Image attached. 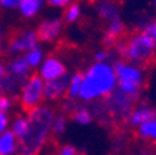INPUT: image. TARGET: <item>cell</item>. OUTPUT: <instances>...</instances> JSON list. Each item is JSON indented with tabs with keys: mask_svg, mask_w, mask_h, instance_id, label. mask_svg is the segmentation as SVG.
I'll use <instances>...</instances> for the list:
<instances>
[{
	"mask_svg": "<svg viewBox=\"0 0 156 155\" xmlns=\"http://www.w3.org/2000/svg\"><path fill=\"white\" fill-rule=\"evenodd\" d=\"M56 113L48 105H39L27 113L29 129L18 140L17 155H39L52 134V123Z\"/></svg>",
	"mask_w": 156,
	"mask_h": 155,
	"instance_id": "obj_1",
	"label": "cell"
},
{
	"mask_svg": "<svg viewBox=\"0 0 156 155\" xmlns=\"http://www.w3.org/2000/svg\"><path fill=\"white\" fill-rule=\"evenodd\" d=\"M117 87L116 74L110 61H94L84 71L82 85L78 99L82 103H95L105 99Z\"/></svg>",
	"mask_w": 156,
	"mask_h": 155,
	"instance_id": "obj_2",
	"label": "cell"
},
{
	"mask_svg": "<svg viewBox=\"0 0 156 155\" xmlns=\"http://www.w3.org/2000/svg\"><path fill=\"white\" fill-rule=\"evenodd\" d=\"M113 70L117 80V88L133 97H140L145 85V73L138 65L119 59L113 63Z\"/></svg>",
	"mask_w": 156,
	"mask_h": 155,
	"instance_id": "obj_3",
	"label": "cell"
},
{
	"mask_svg": "<svg viewBox=\"0 0 156 155\" xmlns=\"http://www.w3.org/2000/svg\"><path fill=\"white\" fill-rule=\"evenodd\" d=\"M120 56L124 60L142 67L156 56V42L138 31L130 38L124 39V46L120 52Z\"/></svg>",
	"mask_w": 156,
	"mask_h": 155,
	"instance_id": "obj_4",
	"label": "cell"
},
{
	"mask_svg": "<svg viewBox=\"0 0 156 155\" xmlns=\"http://www.w3.org/2000/svg\"><path fill=\"white\" fill-rule=\"evenodd\" d=\"M140 97H133L116 87L110 94L105 99H102V106H103L106 115L117 120H127L133 109L136 106Z\"/></svg>",
	"mask_w": 156,
	"mask_h": 155,
	"instance_id": "obj_5",
	"label": "cell"
},
{
	"mask_svg": "<svg viewBox=\"0 0 156 155\" xmlns=\"http://www.w3.org/2000/svg\"><path fill=\"white\" fill-rule=\"evenodd\" d=\"M43 90H45V81L41 78L39 74H31L25 80V83L21 87L20 102H21V108L27 113L39 105H42V101L45 99Z\"/></svg>",
	"mask_w": 156,
	"mask_h": 155,
	"instance_id": "obj_6",
	"label": "cell"
},
{
	"mask_svg": "<svg viewBox=\"0 0 156 155\" xmlns=\"http://www.w3.org/2000/svg\"><path fill=\"white\" fill-rule=\"evenodd\" d=\"M38 45L39 39L36 31L28 29V31H23L20 34H13L9 41L7 50H9V53H13V55H20V53H25L28 50L38 48Z\"/></svg>",
	"mask_w": 156,
	"mask_h": 155,
	"instance_id": "obj_7",
	"label": "cell"
},
{
	"mask_svg": "<svg viewBox=\"0 0 156 155\" xmlns=\"http://www.w3.org/2000/svg\"><path fill=\"white\" fill-rule=\"evenodd\" d=\"M39 76L43 81L58 80L67 76V67L60 59L50 56L43 59L42 65L39 66Z\"/></svg>",
	"mask_w": 156,
	"mask_h": 155,
	"instance_id": "obj_8",
	"label": "cell"
},
{
	"mask_svg": "<svg viewBox=\"0 0 156 155\" xmlns=\"http://www.w3.org/2000/svg\"><path fill=\"white\" fill-rule=\"evenodd\" d=\"M63 24H64V21L62 18H57V17L42 21L36 29L39 42H53V41H56L63 31Z\"/></svg>",
	"mask_w": 156,
	"mask_h": 155,
	"instance_id": "obj_9",
	"label": "cell"
},
{
	"mask_svg": "<svg viewBox=\"0 0 156 155\" xmlns=\"http://www.w3.org/2000/svg\"><path fill=\"white\" fill-rule=\"evenodd\" d=\"M68 76L58 80L45 81V90H43V98L48 102H56L63 98H66L67 94V85H68Z\"/></svg>",
	"mask_w": 156,
	"mask_h": 155,
	"instance_id": "obj_10",
	"label": "cell"
},
{
	"mask_svg": "<svg viewBox=\"0 0 156 155\" xmlns=\"http://www.w3.org/2000/svg\"><path fill=\"white\" fill-rule=\"evenodd\" d=\"M153 117H156V108L151 106V105H146V103H141V105H136L133 109V112L130 113V116L127 119L128 124L134 129L140 127L141 124L152 120Z\"/></svg>",
	"mask_w": 156,
	"mask_h": 155,
	"instance_id": "obj_11",
	"label": "cell"
},
{
	"mask_svg": "<svg viewBox=\"0 0 156 155\" xmlns=\"http://www.w3.org/2000/svg\"><path fill=\"white\" fill-rule=\"evenodd\" d=\"M96 13L99 18L109 23L112 20L120 17V9H119V4L114 0H98Z\"/></svg>",
	"mask_w": 156,
	"mask_h": 155,
	"instance_id": "obj_12",
	"label": "cell"
},
{
	"mask_svg": "<svg viewBox=\"0 0 156 155\" xmlns=\"http://www.w3.org/2000/svg\"><path fill=\"white\" fill-rule=\"evenodd\" d=\"M71 119L80 126H88L94 122L95 116L91 108L87 106V103H75L74 109L71 110Z\"/></svg>",
	"mask_w": 156,
	"mask_h": 155,
	"instance_id": "obj_13",
	"label": "cell"
},
{
	"mask_svg": "<svg viewBox=\"0 0 156 155\" xmlns=\"http://www.w3.org/2000/svg\"><path fill=\"white\" fill-rule=\"evenodd\" d=\"M6 68H7V73L16 76L17 78H20V80H23V81H25L31 76V70H32L28 66L24 56H17L9 65V67H6Z\"/></svg>",
	"mask_w": 156,
	"mask_h": 155,
	"instance_id": "obj_14",
	"label": "cell"
},
{
	"mask_svg": "<svg viewBox=\"0 0 156 155\" xmlns=\"http://www.w3.org/2000/svg\"><path fill=\"white\" fill-rule=\"evenodd\" d=\"M18 140L11 130H6L0 134V155H14L17 154Z\"/></svg>",
	"mask_w": 156,
	"mask_h": 155,
	"instance_id": "obj_15",
	"label": "cell"
},
{
	"mask_svg": "<svg viewBox=\"0 0 156 155\" xmlns=\"http://www.w3.org/2000/svg\"><path fill=\"white\" fill-rule=\"evenodd\" d=\"M135 133L136 137L142 141H151L156 144V117L141 124L140 127H136Z\"/></svg>",
	"mask_w": 156,
	"mask_h": 155,
	"instance_id": "obj_16",
	"label": "cell"
},
{
	"mask_svg": "<svg viewBox=\"0 0 156 155\" xmlns=\"http://www.w3.org/2000/svg\"><path fill=\"white\" fill-rule=\"evenodd\" d=\"M82 77H84V73H81V71H75L73 76H70L68 85H67V94H66L67 99H71V101L78 99L80 91H81V85H82Z\"/></svg>",
	"mask_w": 156,
	"mask_h": 155,
	"instance_id": "obj_17",
	"label": "cell"
},
{
	"mask_svg": "<svg viewBox=\"0 0 156 155\" xmlns=\"http://www.w3.org/2000/svg\"><path fill=\"white\" fill-rule=\"evenodd\" d=\"M43 3H45V0H24L18 4L20 13L25 18H32L39 13Z\"/></svg>",
	"mask_w": 156,
	"mask_h": 155,
	"instance_id": "obj_18",
	"label": "cell"
},
{
	"mask_svg": "<svg viewBox=\"0 0 156 155\" xmlns=\"http://www.w3.org/2000/svg\"><path fill=\"white\" fill-rule=\"evenodd\" d=\"M28 129H29L28 117L27 116H17L16 120L13 122V126H11V133L17 137V140H21L27 134Z\"/></svg>",
	"mask_w": 156,
	"mask_h": 155,
	"instance_id": "obj_19",
	"label": "cell"
},
{
	"mask_svg": "<svg viewBox=\"0 0 156 155\" xmlns=\"http://www.w3.org/2000/svg\"><path fill=\"white\" fill-rule=\"evenodd\" d=\"M24 59L27 60V63H28V66L31 68H38L43 61V50L38 46V48L32 49V50L25 52Z\"/></svg>",
	"mask_w": 156,
	"mask_h": 155,
	"instance_id": "obj_20",
	"label": "cell"
},
{
	"mask_svg": "<svg viewBox=\"0 0 156 155\" xmlns=\"http://www.w3.org/2000/svg\"><path fill=\"white\" fill-rule=\"evenodd\" d=\"M80 17H81V6L78 3H75V2H73L71 4H68V6L66 7L63 21L67 24H73V23H75L77 20H80Z\"/></svg>",
	"mask_w": 156,
	"mask_h": 155,
	"instance_id": "obj_21",
	"label": "cell"
},
{
	"mask_svg": "<svg viewBox=\"0 0 156 155\" xmlns=\"http://www.w3.org/2000/svg\"><path fill=\"white\" fill-rule=\"evenodd\" d=\"M67 129V116L66 113H58L56 115L52 123V134L53 136H62Z\"/></svg>",
	"mask_w": 156,
	"mask_h": 155,
	"instance_id": "obj_22",
	"label": "cell"
},
{
	"mask_svg": "<svg viewBox=\"0 0 156 155\" xmlns=\"http://www.w3.org/2000/svg\"><path fill=\"white\" fill-rule=\"evenodd\" d=\"M124 31H126V24L123 23V20H121L120 17H119V18L112 20V21H109V23H107L106 32L112 34V35L116 36V38L120 39L121 35L124 34Z\"/></svg>",
	"mask_w": 156,
	"mask_h": 155,
	"instance_id": "obj_23",
	"label": "cell"
},
{
	"mask_svg": "<svg viewBox=\"0 0 156 155\" xmlns=\"http://www.w3.org/2000/svg\"><path fill=\"white\" fill-rule=\"evenodd\" d=\"M142 34H145L146 36H149L153 42H156V20H151V21H146L141 25L140 29Z\"/></svg>",
	"mask_w": 156,
	"mask_h": 155,
	"instance_id": "obj_24",
	"label": "cell"
},
{
	"mask_svg": "<svg viewBox=\"0 0 156 155\" xmlns=\"http://www.w3.org/2000/svg\"><path fill=\"white\" fill-rule=\"evenodd\" d=\"M110 60V52L107 49H99V50L95 52L94 55V61H98V63H105V61Z\"/></svg>",
	"mask_w": 156,
	"mask_h": 155,
	"instance_id": "obj_25",
	"label": "cell"
},
{
	"mask_svg": "<svg viewBox=\"0 0 156 155\" xmlns=\"http://www.w3.org/2000/svg\"><path fill=\"white\" fill-rule=\"evenodd\" d=\"M11 108V99L6 94H0V112L7 113Z\"/></svg>",
	"mask_w": 156,
	"mask_h": 155,
	"instance_id": "obj_26",
	"label": "cell"
},
{
	"mask_svg": "<svg viewBox=\"0 0 156 155\" xmlns=\"http://www.w3.org/2000/svg\"><path fill=\"white\" fill-rule=\"evenodd\" d=\"M117 41H119V38L113 36L109 32H105L103 38H102V43L105 45V48H114V45H116Z\"/></svg>",
	"mask_w": 156,
	"mask_h": 155,
	"instance_id": "obj_27",
	"label": "cell"
},
{
	"mask_svg": "<svg viewBox=\"0 0 156 155\" xmlns=\"http://www.w3.org/2000/svg\"><path fill=\"white\" fill-rule=\"evenodd\" d=\"M56 155H78V151L74 146H70V144H66L62 148L57 151Z\"/></svg>",
	"mask_w": 156,
	"mask_h": 155,
	"instance_id": "obj_28",
	"label": "cell"
},
{
	"mask_svg": "<svg viewBox=\"0 0 156 155\" xmlns=\"http://www.w3.org/2000/svg\"><path fill=\"white\" fill-rule=\"evenodd\" d=\"M49 6L58 7V9H66L68 4H71L74 0H46Z\"/></svg>",
	"mask_w": 156,
	"mask_h": 155,
	"instance_id": "obj_29",
	"label": "cell"
},
{
	"mask_svg": "<svg viewBox=\"0 0 156 155\" xmlns=\"http://www.w3.org/2000/svg\"><path fill=\"white\" fill-rule=\"evenodd\" d=\"M7 127H9V116L7 113L0 112V134L6 131Z\"/></svg>",
	"mask_w": 156,
	"mask_h": 155,
	"instance_id": "obj_30",
	"label": "cell"
},
{
	"mask_svg": "<svg viewBox=\"0 0 156 155\" xmlns=\"http://www.w3.org/2000/svg\"><path fill=\"white\" fill-rule=\"evenodd\" d=\"M18 0H0V6L4 9H14V7H18Z\"/></svg>",
	"mask_w": 156,
	"mask_h": 155,
	"instance_id": "obj_31",
	"label": "cell"
},
{
	"mask_svg": "<svg viewBox=\"0 0 156 155\" xmlns=\"http://www.w3.org/2000/svg\"><path fill=\"white\" fill-rule=\"evenodd\" d=\"M6 71H7V68L4 67V65L3 63H0V81H2V78L6 76Z\"/></svg>",
	"mask_w": 156,
	"mask_h": 155,
	"instance_id": "obj_32",
	"label": "cell"
},
{
	"mask_svg": "<svg viewBox=\"0 0 156 155\" xmlns=\"http://www.w3.org/2000/svg\"><path fill=\"white\" fill-rule=\"evenodd\" d=\"M141 155H156V152H149V151H145V152H142Z\"/></svg>",
	"mask_w": 156,
	"mask_h": 155,
	"instance_id": "obj_33",
	"label": "cell"
},
{
	"mask_svg": "<svg viewBox=\"0 0 156 155\" xmlns=\"http://www.w3.org/2000/svg\"><path fill=\"white\" fill-rule=\"evenodd\" d=\"M2 35V34H0ZM0 52H2V39H0Z\"/></svg>",
	"mask_w": 156,
	"mask_h": 155,
	"instance_id": "obj_34",
	"label": "cell"
},
{
	"mask_svg": "<svg viewBox=\"0 0 156 155\" xmlns=\"http://www.w3.org/2000/svg\"><path fill=\"white\" fill-rule=\"evenodd\" d=\"M153 6H155V9H156V0H153Z\"/></svg>",
	"mask_w": 156,
	"mask_h": 155,
	"instance_id": "obj_35",
	"label": "cell"
},
{
	"mask_svg": "<svg viewBox=\"0 0 156 155\" xmlns=\"http://www.w3.org/2000/svg\"><path fill=\"white\" fill-rule=\"evenodd\" d=\"M127 155H136V154H127Z\"/></svg>",
	"mask_w": 156,
	"mask_h": 155,
	"instance_id": "obj_36",
	"label": "cell"
},
{
	"mask_svg": "<svg viewBox=\"0 0 156 155\" xmlns=\"http://www.w3.org/2000/svg\"><path fill=\"white\" fill-rule=\"evenodd\" d=\"M0 34H2V27H0Z\"/></svg>",
	"mask_w": 156,
	"mask_h": 155,
	"instance_id": "obj_37",
	"label": "cell"
},
{
	"mask_svg": "<svg viewBox=\"0 0 156 155\" xmlns=\"http://www.w3.org/2000/svg\"><path fill=\"white\" fill-rule=\"evenodd\" d=\"M18 2H20V3H21V2H24V0H18Z\"/></svg>",
	"mask_w": 156,
	"mask_h": 155,
	"instance_id": "obj_38",
	"label": "cell"
}]
</instances>
